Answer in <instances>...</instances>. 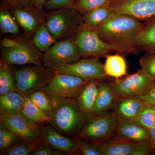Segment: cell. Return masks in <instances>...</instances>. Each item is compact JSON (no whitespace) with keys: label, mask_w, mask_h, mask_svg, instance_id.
I'll return each mask as SVG.
<instances>
[{"label":"cell","mask_w":155,"mask_h":155,"mask_svg":"<svg viewBox=\"0 0 155 155\" xmlns=\"http://www.w3.org/2000/svg\"><path fill=\"white\" fill-rule=\"evenodd\" d=\"M141 68L153 80H155V53H146L140 59Z\"/></svg>","instance_id":"35"},{"label":"cell","mask_w":155,"mask_h":155,"mask_svg":"<svg viewBox=\"0 0 155 155\" xmlns=\"http://www.w3.org/2000/svg\"><path fill=\"white\" fill-rule=\"evenodd\" d=\"M76 140L81 155H103L101 143L91 142L83 139Z\"/></svg>","instance_id":"34"},{"label":"cell","mask_w":155,"mask_h":155,"mask_svg":"<svg viewBox=\"0 0 155 155\" xmlns=\"http://www.w3.org/2000/svg\"><path fill=\"white\" fill-rule=\"evenodd\" d=\"M31 155H69L63 151L54 148L43 143L31 153Z\"/></svg>","instance_id":"37"},{"label":"cell","mask_w":155,"mask_h":155,"mask_svg":"<svg viewBox=\"0 0 155 155\" xmlns=\"http://www.w3.org/2000/svg\"><path fill=\"white\" fill-rule=\"evenodd\" d=\"M144 104L138 97L119 98L114 106V114L117 118L134 122Z\"/></svg>","instance_id":"18"},{"label":"cell","mask_w":155,"mask_h":155,"mask_svg":"<svg viewBox=\"0 0 155 155\" xmlns=\"http://www.w3.org/2000/svg\"><path fill=\"white\" fill-rule=\"evenodd\" d=\"M77 0H48L44 10L46 12L63 8H71Z\"/></svg>","instance_id":"36"},{"label":"cell","mask_w":155,"mask_h":155,"mask_svg":"<svg viewBox=\"0 0 155 155\" xmlns=\"http://www.w3.org/2000/svg\"><path fill=\"white\" fill-rule=\"evenodd\" d=\"M14 18L10 9L2 5L0 11V27L3 34L20 33V28Z\"/></svg>","instance_id":"29"},{"label":"cell","mask_w":155,"mask_h":155,"mask_svg":"<svg viewBox=\"0 0 155 155\" xmlns=\"http://www.w3.org/2000/svg\"><path fill=\"white\" fill-rule=\"evenodd\" d=\"M35 47L42 53L46 51L57 41L48 30L45 23H42L31 39Z\"/></svg>","instance_id":"27"},{"label":"cell","mask_w":155,"mask_h":155,"mask_svg":"<svg viewBox=\"0 0 155 155\" xmlns=\"http://www.w3.org/2000/svg\"><path fill=\"white\" fill-rule=\"evenodd\" d=\"M127 14L114 13L95 31L105 42L119 48L122 54L137 52L136 43L143 23Z\"/></svg>","instance_id":"1"},{"label":"cell","mask_w":155,"mask_h":155,"mask_svg":"<svg viewBox=\"0 0 155 155\" xmlns=\"http://www.w3.org/2000/svg\"><path fill=\"white\" fill-rule=\"evenodd\" d=\"M87 81L73 75L55 72L49 83L43 90L51 101L54 108L62 100L77 99Z\"/></svg>","instance_id":"6"},{"label":"cell","mask_w":155,"mask_h":155,"mask_svg":"<svg viewBox=\"0 0 155 155\" xmlns=\"http://www.w3.org/2000/svg\"><path fill=\"white\" fill-rule=\"evenodd\" d=\"M105 58L104 69L108 77L118 79L127 75V63L123 54H109Z\"/></svg>","instance_id":"23"},{"label":"cell","mask_w":155,"mask_h":155,"mask_svg":"<svg viewBox=\"0 0 155 155\" xmlns=\"http://www.w3.org/2000/svg\"><path fill=\"white\" fill-rule=\"evenodd\" d=\"M118 118L113 113L104 112L93 115L87 121L75 139L97 143L107 141L116 132Z\"/></svg>","instance_id":"5"},{"label":"cell","mask_w":155,"mask_h":155,"mask_svg":"<svg viewBox=\"0 0 155 155\" xmlns=\"http://www.w3.org/2000/svg\"><path fill=\"white\" fill-rule=\"evenodd\" d=\"M145 104L155 107V80L145 94L138 97Z\"/></svg>","instance_id":"39"},{"label":"cell","mask_w":155,"mask_h":155,"mask_svg":"<svg viewBox=\"0 0 155 155\" xmlns=\"http://www.w3.org/2000/svg\"><path fill=\"white\" fill-rule=\"evenodd\" d=\"M137 50L155 53V16L145 21L136 43Z\"/></svg>","instance_id":"21"},{"label":"cell","mask_w":155,"mask_h":155,"mask_svg":"<svg viewBox=\"0 0 155 155\" xmlns=\"http://www.w3.org/2000/svg\"><path fill=\"white\" fill-rule=\"evenodd\" d=\"M43 143L41 138L33 140H25L22 139L14 146L5 150L1 151V155H31Z\"/></svg>","instance_id":"28"},{"label":"cell","mask_w":155,"mask_h":155,"mask_svg":"<svg viewBox=\"0 0 155 155\" xmlns=\"http://www.w3.org/2000/svg\"><path fill=\"white\" fill-rule=\"evenodd\" d=\"M92 116L81 110L77 100L66 99L54 107L48 123L62 135L75 137Z\"/></svg>","instance_id":"2"},{"label":"cell","mask_w":155,"mask_h":155,"mask_svg":"<svg viewBox=\"0 0 155 155\" xmlns=\"http://www.w3.org/2000/svg\"><path fill=\"white\" fill-rule=\"evenodd\" d=\"M9 9L24 31L25 36L31 39L40 25L45 23L47 15V12L35 7H16Z\"/></svg>","instance_id":"14"},{"label":"cell","mask_w":155,"mask_h":155,"mask_svg":"<svg viewBox=\"0 0 155 155\" xmlns=\"http://www.w3.org/2000/svg\"><path fill=\"white\" fill-rule=\"evenodd\" d=\"M114 13L108 6L91 10L84 14L82 26L84 28L95 31L107 21Z\"/></svg>","instance_id":"22"},{"label":"cell","mask_w":155,"mask_h":155,"mask_svg":"<svg viewBox=\"0 0 155 155\" xmlns=\"http://www.w3.org/2000/svg\"><path fill=\"white\" fill-rule=\"evenodd\" d=\"M101 81L95 80L87 81L76 99L81 110L86 114L92 115Z\"/></svg>","instance_id":"20"},{"label":"cell","mask_w":155,"mask_h":155,"mask_svg":"<svg viewBox=\"0 0 155 155\" xmlns=\"http://www.w3.org/2000/svg\"><path fill=\"white\" fill-rule=\"evenodd\" d=\"M28 98L37 107L50 116L54 109V107L51 101L43 90L34 93Z\"/></svg>","instance_id":"32"},{"label":"cell","mask_w":155,"mask_h":155,"mask_svg":"<svg viewBox=\"0 0 155 155\" xmlns=\"http://www.w3.org/2000/svg\"><path fill=\"white\" fill-rule=\"evenodd\" d=\"M20 44L13 48H2L1 59L15 66L29 64L42 66L43 54L35 46L31 39L25 36L20 38Z\"/></svg>","instance_id":"10"},{"label":"cell","mask_w":155,"mask_h":155,"mask_svg":"<svg viewBox=\"0 0 155 155\" xmlns=\"http://www.w3.org/2000/svg\"><path fill=\"white\" fill-rule=\"evenodd\" d=\"M25 99V97L16 91L0 95V111L7 114L21 112Z\"/></svg>","instance_id":"24"},{"label":"cell","mask_w":155,"mask_h":155,"mask_svg":"<svg viewBox=\"0 0 155 155\" xmlns=\"http://www.w3.org/2000/svg\"><path fill=\"white\" fill-rule=\"evenodd\" d=\"M115 134L118 139L135 142H150L149 130L134 121L122 118H118Z\"/></svg>","instance_id":"17"},{"label":"cell","mask_w":155,"mask_h":155,"mask_svg":"<svg viewBox=\"0 0 155 155\" xmlns=\"http://www.w3.org/2000/svg\"><path fill=\"white\" fill-rule=\"evenodd\" d=\"M101 144L103 155H148L154 151L150 142H135L117 139Z\"/></svg>","instance_id":"15"},{"label":"cell","mask_w":155,"mask_h":155,"mask_svg":"<svg viewBox=\"0 0 155 155\" xmlns=\"http://www.w3.org/2000/svg\"><path fill=\"white\" fill-rule=\"evenodd\" d=\"M55 72L73 75L87 81H102L108 79L98 58H84L73 64L64 65Z\"/></svg>","instance_id":"11"},{"label":"cell","mask_w":155,"mask_h":155,"mask_svg":"<svg viewBox=\"0 0 155 155\" xmlns=\"http://www.w3.org/2000/svg\"><path fill=\"white\" fill-rule=\"evenodd\" d=\"M114 0H77L72 8L84 14L100 7L109 5Z\"/></svg>","instance_id":"33"},{"label":"cell","mask_w":155,"mask_h":155,"mask_svg":"<svg viewBox=\"0 0 155 155\" xmlns=\"http://www.w3.org/2000/svg\"><path fill=\"white\" fill-rule=\"evenodd\" d=\"M150 141L152 144L155 153V123L149 130Z\"/></svg>","instance_id":"41"},{"label":"cell","mask_w":155,"mask_h":155,"mask_svg":"<svg viewBox=\"0 0 155 155\" xmlns=\"http://www.w3.org/2000/svg\"><path fill=\"white\" fill-rule=\"evenodd\" d=\"M20 38L17 39L5 38L3 39L1 41V46L4 48H13L18 46L20 44Z\"/></svg>","instance_id":"40"},{"label":"cell","mask_w":155,"mask_h":155,"mask_svg":"<svg viewBox=\"0 0 155 155\" xmlns=\"http://www.w3.org/2000/svg\"><path fill=\"white\" fill-rule=\"evenodd\" d=\"M36 0H3V5L8 8L16 7H35Z\"/></svg>","instance_id":"38"},{"label":"cell","mask_w":155,"mask_h":155,"mask_svg":"<svg viewBox=\"0 0 155 155\" xmlns=\"http://www.w3.org/2000/svg\"><path fill=\"white\" fill-rule=\"evenodd\" d=\"M84 14L72 8L47 12L45 25L57 41L73 37L83 24Z\"/></svg>","instance_id":"4"},{"label":"cell","mask_w":155,"mask_h":155,"mask_svg":"<svg viewBox=\"0 0 155 155\" xmlns=\"http://www.w3.org/2000/svg\"><path fill=\"white\" fill-rule=\"evenodd\" d=\"M154 81L142 68L131 75L110 81L118 98L138 97L145 94Z\"/></svg>","instance_id":"9"},{"label":"cell","mask_w":155,"mask_h":155,"mask_svg":"<svg viewBox=\"0 0 155 155\" xmlns=\"http://www.w3.org/2000/svg\"><path fill=\"white\" fill-rule=\"evenodd\" d=\"M21 138L16 133L11 131L0 123V150L10 148L21 140Z\"/></svg>","instance_id":"31"},{"label":"cell","mask_w":155,"mask_h":155,"mask_svg":"<svg viewBox=\"0 0 155 155\" xmlns=\"http://www.w3.org/2000/svg\"><path fill=\"white\" fill-rule=\"evenodd\" d=\"M40 138L43 143L70 155H81L77 140L62 135L51 126L42 127Z\"/></svg>","instance_id":"16"},{"label":"cell","mask_w":155,"mask_h":155,"mask_svg":"<svg viewBox=\"0 0 155 155\" xmlns=\"http://www.w3.org/2000/svg\"><path fill=\"white\" fill-rule=\"evenodd\" d=\"M21 114L32 123L38 125L48 122L49 116L41 110L28 97H25L21 110Z\"/></svg>","instance_id":"26"},{"label":"cell","mask_w":155,"mask_h":155,"mask_svg":"<svg viewBox=\"0 0 155 155\" xmlns=\"http://www.w3.org/2000/svg\"><path fill=\"white\" fill-rule=\"evenodd\" d=\"M73 37L81 58L105 57L111 52L122 54L118 48L105 42L95 31L84 28L82 25Z\"/></svg>","instance_id":"7"},{"label":"cell","mask_w":155,"mask_h":155,"mask_svg":"<svg viewBox=\"0 0 155 155\" xmlns=\"http://www.w3.org/2000/svg\"><path fill=\"white\" fill-rule=\"evenodd\" d=\"M12 65L1 59L0 62V95L11 91H16Z\"/></svg>","instance_id":"25"},{"label":"cell","mask_w":155,"mask_h":155,"mask_svg":"<svg viewBox=\"0 0 155 155\" xmlns=\"http://www.w3.org/2000/svg\"><path fill=\"white\" fill-rule=\"evenodd\" d=\"M108 6L115 13L130 15L140 21L155 16V0H114Z\"/></svg>","instance_id":"12"},{"label":"cell","mask_w":155,"mask_h":155,"mask_svg":"<svg viewBox=\"0 0 155 155\" xmlns=\"http://www.w3.org/2000/svg\"><path fill=\"white\" fill-rule=\"evenodd\" d=\"M81 57L74 37L58 41L43 54V66L54 71L64 65L75 63Z\"/></svg>","instance_id":"8"},{"label":"cell","mask_w":155,"mask_h":155,"mask_svg":"<svg viewBox=\"0 0 155 155\" xmlns=\"http://www.w3.org/2000/svg\"><path fill=\"white\" fill-rule=\"evenodd\" d=\"M0 123L25 140L40 138L41 128L26 119L21 112L7 114L0 111Z\"/></svg>","instance_id":"13"},{"label":"cell","mask_w":155,"mask_h":155,"mask_svg":"<svg viewBox=\"0 0 155 155\" xmlns=\"http://www.w3.org/2000/svg\"><path fill=\"white\" fill-rule=\"evenodd\" d=\"M13 67L16 90L24 97L43 90L49 83L55 71L43 66L29 64Z\"/></svg>","instance_id":"3"},{"label":"cell","mask_w":155,"mask_h":155,"mask_svg":"<svg viewBox=\"0 0 155 155\" xmlns=\"http://www.w3.org/2000/svg\"><path fill=\"white\" fill-rule=\"evenodd\" d=\"M107 79L102 81L100 83L92 116L104 112L114 107L117 100L119 99L114 91L110 81H108Z\"/></svg>","instance_id":"19"},{"label":"cell","mask_w":155,"mask_h":155,"mask_svg":"<svg viewBox=\"0 0 155 155\" xmlns=\"http://www.w3.org/2000/svg\"><path fill=\"white\" fill-rule=\"evenodd\" d=\"M48 0H36L35 7L41 10H44V8Z\"/></svg>","instance_id":"42"},{"label":"cell","mask_w":155,"mask_h":155,"mask_svg":"<svg viewBox=\"0 0 155 155\" xmlns=\"http://www.w3.org/2000/svg\"><path fill=\"white\" fill-rule=\"evenodd\" d=\"M134 122L149 130L155 123V107L145 104Z\"/></svg>","instance_id":"30"}]
</instances>
